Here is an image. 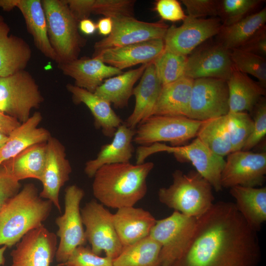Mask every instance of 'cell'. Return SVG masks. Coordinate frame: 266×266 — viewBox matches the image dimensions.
Wrapping results in <instances>:
<instances>
[{"mask_svg": "<svg viewBox=\"0 0 266 266\" xmlns=\"http://www.w3.org/2000/svg\"><path fill=\"white\" fill-rule=\"evenodd\" d=\"M260 258L256 232L234 203L218 201L197 218L187 249L172 266H257Z\"/></svg>", "mask_w": 266, "mask_h": 266, "instance_id": "6da1fadb", "label": "cell"}, {"mask_svg": "<svg viewBox=\"0 0 266 266\" xmlns=\"http://www.w3.org/2000/svg\"><path fill=\"white\" fill-rule=\"evenodd\" d=\"M154 164L130 162L106 165L94 176L93 193L104 206L114 209L133 206L146 194L147 178Z\"/></svg>", "mask_w": 266, "mask_h": 266, "instance_id": "7a4b0ae2", "label": "cell"}, {"mask_svg": "<svg viewBox=\"0 0 266 266\" xmlns=\"http://www.w3.org/2000/svg\"><path fill=\"white\" fill-rule=\"evenodd\" d=\"M52 205L40 197L33 184H25L0 210V246L11 248L29 232L41 225L49 216Z\"/></svg>", "mask_w": 266, "mask_h": 266, "instance_id": "3957f363", "label": "cell"}, {"mask_svg": "<svg viewBox=\"0 0 266 266\" xmlns=\"http://www.w3.org/2000/svg\"><path fill=\"white\" fill-rule=\"evenodd\" d=\"M172 183L159 190L160 201L168 207L189 217L199 218L213 205L212 187L197 171L184 174L177 169Z\"/></svg>", "mask_w": 266, "mask_h": 266, "instance_id": "277c9868", "label": "cell"}, {"mask_svg": "<svg viewBox=\"0 0 266 266\" xmlns=\"http://www.w3.org/2000/svg\"><path fill=\"white\" fill-rule=\"evenodd\" d=\"M52 48L57 64L65 63L78 58L86 39L78 31V24L71 14L66 0H41Z\"/></svg>", "mask_w": 266, "mask_h": 266, "instance_id": "5b68a950", "label": "cell"}, {"mask_svg": "<svg viewBox=\"0 0 266 266\" xmlns=\"http://www.w3.org/2000/svg\"><path fill=\"white\" fill-rule=\"evenodd\" d=\"M43 101L37 84L26 69L0 77V111L21 123L27 121L31 110Z\"/></svg>", "mask_w": 266, "mask_h": 266, "instance_id": "8992f818", "label": "cell"}, {"mask_svg": "<svg viewBox=\"0 0 266 266\" xmlns=\"http://www.w3.org/2000/svg\"><path fill=\"white\" fill-rule=\"evenodd\" d=\"M201 123L184 116L152 115L136 127L133 141L140 146L161 142L182 146L197 136Z\"/></svg>", "mask_w": 266, "mask_h": 266, "instance_id": "52a82bcc", "label": "cell"}, {"mask_svg": "<svg viewBox=\"0 0 266 266\" xmlns=\"http://www.w3.org/2000/svg\"><path fill=\"white\" fill-rule=\"evenodd\" d=\"M197 218L174 210L168 217L156 220L150 235L161 246L162 266H172L183 254L193 237Z\"/></svg>", "mask_w": 266, "mask_h": 266, "instance_id": "ba28073f", "label": "cell"}, {"mask_svg": "<svg viewBox=\"0 0 266 266\" xmlns=\"http://www.w3.org/2000/svg\"><path fill=\"white\" fill-rule=\"evenodd\" d=\"M84 196V191L75 185L65 190L64 213L55 220L58 227L56 235L60 238L55 256L58 265L65 263L77 247L87 241L80 209Z\"/></svg>", "mask_w": 266, "mask_h": 266, "instance_id": "9c48e42d", "label": "cell"}, {"mask_svg": "<svg viewBox=\"0 0 266 266\" xmlns=\"http://www.w3.org/2000/svg\"><path fill=\"white\" fill-rule=\"evenodd\" d=\"M80 212L92 251L99 256L104 251L106 256L116 258L124 247L115 230L113 214L95 200L87 202Z\"/></svg>", "mask_w": 266, "mask_h": 266, "instance_id": "30bf717a", "label": "cell"}, {"mask_svg": "<svg viewBox=\"0 0 266 266\" xmlns=\"http://www.w3.org/2000/svg\"><path fill=\"white\" fill-rule=\"evenodd\" d=\"M229 112L227 81L215 78L194 80L188 117L204 121Z\"/></svg>", "mask_w": 266, "mask_h": 266, "instance_id": "8fae6325", "label": "cell"}, {"mask_svg": "<svg viewBox=\"0 0 266 266\" xmlns=\"http://www.w3.org/2000/svg\"><path fill=\"white\" fill-rule=\"evenodd\" d=\"M111 19L113 28L111 33L95 43L92 56L108 48L164 39L169 27L162 21L146 22L134 17L121 16Z\"/></svg>", "mask_w": 266, "mask_h": 266, "instance_id": "7c38bea8", "label": "cell"}, {"mask_svg": "<svg viewBox=\"0 0 266 266\" xmlns=\"http://www.w3.org/2000/svg\"><path fill=\"white\" fill-rule=\"evenodd\" d=\"M222 26L218 17L193 18L187 16L181 26L173 25L168 27L164 38L165 48L187 56L200 44L217 35Z\"/></svg>", "mask_w": 266, "mask_h": 266, "instance_id": "4fadbf2b", "label": "cell"}, {"mask_svg": "<svg viewBox=\"0 0 266 266\" xmlns=\"http://www.w3.org/2000/svg\"><path fill=\"white\" fill-rule=\"evenodd\" d=\"M266 153L250 151L233 152L227 155L221 174L222 188L236 186L256 187L265 181Z\"/></svg>", "mask_w": 266, "mask_h": 266, "instance_id": "5bb4252c", "label": "cell"}, {"mask_svg": "<svg viewBox=\"0 0 266 266\" xmlns=\"http://www.w3.org/2000/svg\"><path fill=\"white\" fill-rule=\"evenodd\" d=\"M57 237L42 224L29 232L11 251V266H51L57 249Z\"/></svg>", "mask_w": 266, "mask_h": 266, "instance_id": "9a60e30c", "label": "cell"}, {"mask_svg": "<svg viewBox=\"0 0 266 266\" xmlns=\"http://www.w3.org/2000/svg\"><path fill=\"white\" fill-rule=\"evenodd\" d=\"M233 69L230 50L217 42L200 46L187 56L184 76L193 80L215 78L227 81Z\"/></svg>", "mask_w": 266, "mask_h": 266, "instance_id": "2e32d148", "label": "cell"}, {"mask_svg": "<svg viewBox=\"0 0 266 266\" xmlns=\"http://www.w3.org/2000/svg\"><path fill=\"white\" fill-rule=\"evenodd\" d=\"M71 170L65 147L57 138L51 136L46 142V161L41 180L43 189L39 196L51 201L60 212V191L69 180Z\"/></svg>", "mask_w": 266, "mask_h": 266, "instance_id": "e0dca14e", "label": "cell"}, {"mask_svg": "<svg viewBox=\"0 0 266 266\" xmlns=\"http://www.w3.org/2000/svg\"><path fill=\"white\" fill-rule=\"evenodd\" d=\"M166 152L173 154L180 162H190L216 192L222 190L221 178L226 160L210 150L198 138L189 144L168 146Z\"/></svg>", "mask_w": 266, "mask_h": 266, "instance_id": "ac0fdd59", "label": "cell"}, {"mask_svg": "<svg viewBox=\"0 0 266 266\" xmlns=\"http://www.w3.org/2000/svg\"><path fill=\"white\" fill-rule=\"evenodd\" d=\"M165 49L164 39L159 38L103 50L92 57L120 70L138 64L153 63Z\"/></svg>", "mask_w": 266, "mask_h": 266, "instance_id": "d6986e66", "label": "cell"}, {"mask_svg": "<svg viewBox=\"0 0 266 266\" xmlns=\"http://www.w3.org/2000/svg\"><path fill=\"white\" fill-rule=\"evenodd\" d=\"M58 67L64 75L74 80V85L92 93H94L105 79L123 72L92 57L78 58L58 64Z\"/></svg>", "mask_w": 266, "mask_h": 266, "instance_id": "ffe728a7", "label": "cell"}, {"mask_svg": "<svg viewBox=\"0 0 266 266\" xmlns=\"http://www.w3.org/2000/svg\"><path fill=\"white\" fill-rule=\"evenodd\" d=\"M114 227L124 247L149 236L156 220L142 208L126 206L113 214Z\"/></svg>", "mask_w": 266, "mask_h": 266, "instance_id": "44dd1931", "label": "cell"}, {"mask_svg": "<svg viewBox=\"0 0 266 266\" xmlns=\"http://www.w3.org/2000/svg\"><path fill=\"white\" fill-rule=\"evenodd\" d=\"M135 132V129L128 127L123 123L120 125L111 142L102 145L97 157L86 163L85 174L92 178L103 166L130 162L134 152L132 143Z\"/></svg>", "mask_w": 266, "mask_h": 266, "instance_id": "7402d4cb", "label": "cell"}, {"mask_svg": "<svg viewBox=\"0 0 266 266\" xmlns=\"http://www.w3.org/2000/svg\"><path fill=\"white\" fill-rule=\"evenodd\" d=\"M162 87L153 63L149 64L139 83L133 88V95L135 100L134 108L124 124L135 129L141 122L151 116Z\"/></svg>", "mask_w": 266, "mask_h": 266, "instance_id": "603a6c76", "label": "cell"}, {"mask_svg": "<svg viewBox=\"0 0 266 266\" xmlns=\"http://www.w3.org/2000/svg\"><path fill=\"white\" fill-rule=\"evenodd\" d=\"M10 28L0 15V77L25 70L32 58V50L22 37L9 35Z\"/></svg>", "mask_w": 266, "mask_h": 266, "instance_id": "cb8c5ba5", "label": "cell"}, {"mask_svg": "<svg viewBox=\"0 0 266 266\" xmlns=\"http://www.w3.org/2000/svg\"><path fill=\"white\" fill-rule=\"evenodd\" d=\"M66 89L74 103H83L89 108L94 117L95 127L100 129L104 136L113 137L123 121L113 110L111 103L94 93L74 85L68 84Z\"/></svg>", "mask_w": 266, "mask_h": 266, "instance_id": "d4e9b609", "label": "cell"}, {"mask_svg": "<svg viewBox=\"0 0 266 266\" xmlns=\"http://www.w3.org/2000/svg\"><path fill=\"white\" fill-rule=\"evenodd\" d=\"M41 120L40 113L35 112L8 136L7 141L0 149V165L27 148L48 141L51 136L48 131L38 127Z\"/></svg>", "mask_w": 266, "mask_h": 266, "instance_id": "484cf974", "label": "cell"}, {"mask_svg": "<svg viewBox=\"0 0 266 266\" xmlns=\"http://www.w3.org/2000/svg\"><path fill=\"white\" fill-rule=\"evenodd\" d=\"M229 91V113L252 112L266 95V88L247 74L233 69L227 81Z\"/></svg>", "mask_w": 266, "mask_h": 266, "instance_id": "4316f807", "label": "cell"}, {"mask_svg": "<svg viewBox=\"0 0 266 266\" xmlns=\"http://www.w3.org/2000/svg\"><path fill=\"white\" fill-rule=\"evenodd\" d=\"M194 80L183 76L163 86L152 115L181 116L188 117Z\"/></svg>", "mask_w": 266, "mask_h": 266, "instance_id": "83f0119b", "label": "cell"}, {"mask_svg": "<svg viewBox=\"0 0 266 266\" xmlns=\"http://www.w3.org/2000/svg\"><path fill=\"white\" fill-rule=\"evenodd\" d=\"M17 7L24 19L35 47L45 57L58 62L49 40L46 17L40 0H19Z\"/></svg>", "mask_w": 266, "mask_h": 266, "instance_id": "f1b7e54d", "label": "cell"}, {"mask_svg": "<svg viewBox=\"0 0 266 266\" xmlns=\"http://www.w3.org/2000/svg\"><path fill=\"white\" fill-rule=\"evenodd\" d=\"M230 193L235 200V205L249 226L259 231L266 221V188L236 186Z\"/></svg>", "mask_w": 266, "mask_h": 266, "instance_id": "f546056e", "label": "cell"}, {"mask_svg": "<svg viewBox=\"0 0 266 266\" xmlns=\"http://www.w3.org/2000/svg\"><path fill=\"white\" fill-rule=\"evenodd\" d=\"M46 142L37 143L27 148L2 163L0 167L19 181L27 178H34L41 181L46 161Z\"/></svg>", "mask_w": 266, "mask_h": 266, "instance_id": "4dcf8cb0", "label": "cell"}, {"mask_svg": "<svg viewBox=\"0 0 266 266\" xmlns=\"http://www.w3.org/2000/svg\"><path fill=\"white\" fill-rule=\"evenodd\" d=\"M148 64L105 79L94 93L113 104L116 108H123L133 96V86L143 74Z\"/></svg>", "mask_w": 266, "mask_h": 266, "instance_id": "1f68e13d", "label": "cell"}, {"mask_svg": "<svg viewBox=\"0 0 266 266\" xmlns=\"http://www.w3.org/2000/svg\"><path fill=\"white\" fill-rule=\"evenodd\" d=\"M265 7L233 24L223 26L217 35V42L229 50L241 47L258 30L265 25Z\"/></svg>", "mask_w": 266, "mask_h": 266, "instance_id": "d6a6232c", "label": "cell"}, {"mask_svg": "<svg viewBox=\"0 0 266 266\" xmlns=\"http://www.w3.org/2000/svg\"><path fill=\"white\" fill-rule=\"evenodd\" d=\"M161 245L148 236L125 247L113 260V266H162Z\"/></svg>", "mask_w": 266, "mask_h": 266, "instance_id": "836d02e7", "label": "cell"}, {"mask_svg": "<svg viewBox=\"0 0 266 266\" xmlns=\"http://www.w3.org/2000/svg\"><path fill=\"white\" fill-rule=\"evenodd\" d=\"M197 136L210 150L221 157L232 152L227 114L202 121Z\"/></svg>", "mask_w": 266, "mask_h": 266, "instance_id": "e575fe53", "label": "cell"}, {"mask_svg": "<svg viewBox=\"0 0 266 266\" xmlns=\"http://www.w3.org/2000/svg\"><path fill=\"white\" fill-rule=\"evenodd\" d=\"M187 56L165 48L153 62L157 75L162 86L181 78L184 75Z\"/></svg>", "mask_w": 266, "mask_h": 266, "instance_id": "d590c367", "label": "cell"}, {"mask_svg": "<svg viewBox=\"0 0 266 266\" xmlns=\"http://www.w3.org/2000/svg\"><path fill=\"white\" fill-rule=\"evenodd\" d=\"M234 69L256 77L264 88L266 86V60L265 57L236 48L230 50Z\"/></svg>", "mask_w": 266, "mask_h": 266, "instance_id": "8d00e7d4", "label": "cell"}, {"mask_svg": "<svg viewBox=\"0 0 266 266\" xmlns=\"http://www.w3.org/2000/svg\"><path fill=\"white\" fill-rule=\"evenodd\" d=\"M264 1L263 0H219L218 17L223 26H229L255 12V10Z\"/></svg>", "mask_w": 266, "mask_h": 266, "instance_id": "74e56055", "label": "cell"}, {"mask_svg": "<svg viewBox=\"0 0 266 266\" xmlns=\"http://www.w3.org/2000/svg\"><path fill=\"white\" fill-rule=\"evenodd\" d=\"M227 119L232 152L242 150L252 133L253 119L245 112L228 113Z\"/></svg>", "mask_w": 266, "mask_h": 266, "instance_id": "f35d334b", "label": "cell"}, {"mask_svg": "<svg viewBox=\"0 0 266 266\" xmlns=\"http://www.w3.org/2000/svg\"><path fill=\"white\" fill-rule=\"evenodd\" d=\"M135 0H95L92 14L102 15L110 18L129 16L134 17Z\"/></svg>", "mask_w": 266, "mask_h": 266, "instance_id": "ab89813d", "label": "cell"}, {"mask_svg": "<svg viewBox=\"0 0 266 266\" xmlns=\"http://www.w3.org/2000/svg\"><path fill=\"white\" fill-rule=\"evenodd\" d=\"M58 266H113V259L101 257L88 247L80 246L72 252L68 260Z\"/></svg>", "mask_w": 266, "mask_h": 266, "instance_id": "60d3db41", "label": "cell"}, {"mask_svg": "<svg viewBox=\"0 0 266 266\" xmlns=\"http://www.w3.org/2000/svg\"><path fill=\"white\" fill-rule=\"evenodd\" d=\"M252 133L245 144L242 151H250L265 137L266 134V101L262 98L254 107Z\"/></svg>", "mask_w": 266, "mask_h": 266, "instance_id": "b9f144b4", "label": "cell"}, {"mask_svg": "<svg viewBox=\"0 0 266 266\" xmlns=\"http://www.w3.org/2000/svg\"><path fill=\"white\" fill-rule=\"evenodd\" d=\"M181 1L185 6L189 17L204 18L208 16H218V0H182Z\"/></svg>", "mask_w": 266, "mask_h": 266, "instance_id": "7bdbcfd3", "label": "cell"}, {"mask_svg": "<svg viewBox=\"0 0 266 266\" xmlns=\"http://www.w3.org/2000/svg\"><path fill=\"white\" fill-rule=\"evenodd\" d=\"M154 9L163 20L171 22L184 21L186 18L180 3L177 0H158Z\"/></svg>", "mask_w": 266, "mask_h": 266, "instance_id": "ee69618b", "label": "cell"}, {"mask_svg": "<svg viewBox=\"0 0 266 266\" xmlns=\"http://www.w3.org/2000/svg\"><path fill=\"white\" fill-rule=\"evenodd\" d=\"M21 185L10 173L0 167V210L19 192Z\"/></svg>", "mask_w": 266, "mask_h": 266, "instance_id": "f6af8a7d", "label": "cell"}, {"mask_svg": "<svg viewBox=\"0 0 266 266\" xmlns=\"http://www.w3.org/2000/svg\"><path fill=\"white\" fill-rule=\"evenodd\" d=\"M238 48L265 58L266 55V25L258 30Z\"/></svg>", "mask_w": 266, "mask_h": 266, "instance_id": "bcb514c9", "label": "cell"}, {"mask_svg": "<svg viewBox=\"0 0 266 266\" xmlns=\"http://www.w3.org/2000/svg\"><path fill=\"white\" fill-rule=\"evenodd\" d=\"M69 9L76 20L89 18L92 14L95 0H66Z\"/></svg>", "mask_w": 266, "mask_h": 266, "instance_id": "7dc6e473", "label": "cell"}, {"mask_svg": "<svg viewBox=\"0 0 266 266\" xmlns=\"http://www.w3.org/2000/svg\"><path fill=\"white\" fill-rule=\"evenodd\" d=\"M21 124L16 118L0 111V133L8 136Z\"/></svg>", "mask_w": 266, "mask_h": 266, "instance_id": "c3c4849f", "label": "cell"}, {"mask_svg": "<svg viewBox=\"0 0 266 266\" xmlns=\"http://www.w3.org/2000/svg\"><path fill=\"white\" fill-rule=\"evenodd\" d=\"M97 25V29L100 34L103 35H109L112 30L113 22L111 18L104 17L99 20Z\"/></svg>", "mask_w": 266, "mask_h": 266, "instance_id": "681fc988", "label": "cell"}, {"mask_svg": "<svg viewBox=\"0 0 266 266\" xmlns=\"http://www.w3.org/2000/svg\"><path fill=\"white\" fill-rule=\"evenodd\" d=\"M78 28L82 33L86 35L93 34L97 30L96 24L89 18L80 21L78 24Z\"/></svg>", "mask_w": 266, "mask_h": 266, "instance_id": "f907efd6", "label": "cell"}, {"mask_svg": "<svg viewBox=\"0 0 266 266\" xmlns=\"http://www.w3.org/2000/svg\"><path fill=\"white\" fill-rule=\"evenodd\" d=\"M19 0H0V8L5 11H10L17 7Z\"/></svg>", "mask_w": 266, "mask_h": 266, "instance_id": "816d5d0a", "label": "cell"}, {"mask_svg": "<svg viewBox=\"0 0 266 266\" xmlns=\"http://www.w3.org/2000/svg\"><path fill=\"white\" fill-rule=\"evenodd\" d=\"M7 247L3 245L0 248V266L3 265L5 263V258L4 257V253Z\"/></svg>", "mask_w": 266, "mask_h": 266, "instance_id": "f5cc1de1", "label": "cell"}, {"mask_svg": "<svg viewBox=\"0 0 266 266\" xmlns=\"http://www.w3.org/2000/svg\"><path fill=\"white\" fill-rule=\"evenodd\" d=\"M7 138H8L7 136L5 135L0 133V149L5 144V143L7 141Z\"/></svg>", "mask_w": 266, "mask_h": 266, "instance_id": "db71d44e", "label": "cell"}]
</instances>
